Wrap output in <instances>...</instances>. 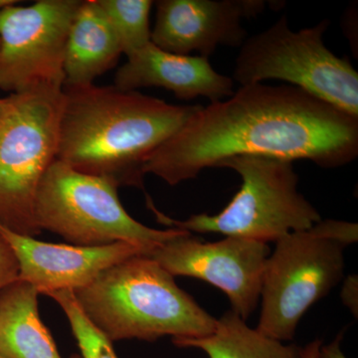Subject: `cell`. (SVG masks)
Returning a JSON list of instances; mask_svg holds the SVG:
<instances>
[{"label":"cell","instance_id":"cell-20","mask_svg":"<svg viewBox=\"0 0 358 358\" xmlns=\"http://www.w3.org/2000/svg\"><path fill=\"white\" fill-rule=\"evenodd\" d=\"M341 298L353 317L358 315V275H348L343 282Z\"/></svg>","mask_w":358,"mask_h":358},{"label":"cell","instance_id":"cell-24","mask_svg":"<svg viewBox=\"0 0 358 358\" xmlns=\"http://www.w3.org/2000/svg\"><path fill=\"white\" fill-rule=\"evenodd\" d=\"M0 358H7L6 355L2 353L1 350H0Z\"/></svg>","mask_w":358,"mask_h":358},{"label":"cell","instance_id":"cell-15","mask_svg":"<svg viewBox=\"0 0 358 358\" xmlns=\"http://www.w3.org/2000/svg\"><path fill=\"white\" fill-rule=\"evenodd\" d=\"M38 296L20 280L0 289V350L7 358H62L40 319Z\"/></svg>","mask_w":358,"mask_h":358},{"label":"cell","instance_id":"cell-2","mask_svg":"<svg viewBox=\"0 0 358 358\" xmlns=\"http://www.w3.org/2000/svg\"><path fill=\"white\" fill-rule=\"evenodd\" d=\"M57 159L117 187L145 188V166L199 105H171L115 86H64Z\"/></svg>","mask_w":358,"mask_h":358},{"label":"cell","instance_id":"cell-12","mask_svg":"<svg viewBox=\"0 0 358 358\" xmlns=\"http://www.w3.org/2000/svg\"><path fill=\"white\" fill-rule=\"evenodd\" d=\"M0 236L17 260L18 280L31 285L39 294L76 292L89 286L113 266L145 254L141 247L124 242L103 246L47 243L1 225Z\"/></svg>","mask_w":358,"mask_h":358},{"label":"cell","instance_id":"cell-13","mask_svg":"<svg viewBox=\"0 0 358 358\" xmlns=\"http://www.w3.org/2000/svg\"><path fill=\"white\" fill-rule=\"evenodd\" d=\"M114 83L124 91L159 87L180 100L204 96L211 103L225 100L235 92L232 78L216 72L209 59L169 53L152 42L129 56L115 73Z\"/></svg>","mask_w":358,"mask_h":358},{"label":"cell","instance_id":"cell-23","mask_svg":"<svg viewBox=\"0 0 358 358\" xmlns=\"http://www.w3.org/2000/svg\"><path fill=\"white\" fill-rule=\"evenodd\" d=\"M18 0H0V11L3 10L6 7L13 6V4L20 3Z\"/></svg>","mask_w":358,"mask_h":358},{"label":"cell","instance_id":"cell-11","mask_svg":"<svg viewBox=\"0 0 358 358\" xmlns=\"http://www.w3.org/2000/svg\"><path fill=\"white\" fill-rule=\"evenodd\" d=\"M150 42L178 55L199 52L209 59L219 46L241 47L244 18L265 10L264 0H159Z\"/></svg>","mask_w":358,"mask_h":358},{"label":"cell","instance_id":"cell-10","mask_svg":"<svg viewBox=\"0 0 358 358\" xmlns=\"http://www.w3.org/2000/svg\"><path fill=\"white\" fill-rule=\"evenodd\" d=\"M268 243L240 237L205 242L183 230L145 254L176 277L201 280L227 296L232 312L246 322L260 303Z\"/></svg>","mask_w":358,"mask_h":358},{"label":"cell","instance_id":"cell-6","mask_svg":"<svg viewBox=\"0 0 358 358\" xmlns=\"http://www.w3.org/2000/svg\"><path fill=\"white\" fill-rule=\"evenodd\" d=\"M219 167L236 171L242 180L239 192L222 211L178 220L159 211L147 196V206L157 222L190 233H218L268 244L322 220L317 208L299 192L293 162L239 155L223 160Z\"/></svg>","mask_w":358,"mask_h":358},{"label":"cell","instance_id":"cell-14","mask_svg":"<svg viewBox=\"0 0 358 358\" xmlns=\"http://www.w3.org/2000/svg\"><path fill=\"white\" fill-rule=\"evenodd\" d=\"M122 54L98 0L82 1L66 43L64 86H86L112 69Z\"/></svg>","mask_w":358,"mask_h":358},{"label":"cell","instance_id":"cell-16","mask_svg":"<svg viewBox=\"0 0 358 358\" xmlns=\"http://www.w3.org/2000/svg\"><path fill=\"white\" fill-rule=\"evenodd\" d=\"M173 343L180 348H196L208 358H305L301 346L264 336L232 310L217 320L209 336L174 338Z\"/></svg>","mask_w":358,"mask_h":358},{"label":"cell","instance_id":"cell-4","mask_svg":"<svg viewBox=\"0 0 358 358\" xmlns=\"http://www.w3.org/2000/svg\"><path fill=\"white\" fill-rule=\"evenodd\" d=\"M357 241V223L334 219L275 241L264 271L257 331L293 341L305 313L343 281L345 250Z\"/></svg>","mask_w":358,"mask_h":358},{"label":"cell","instance_id":"cell-21","mask_svg":"<svg viewBox=\"0 0 358 358\" xmlns=\"http://www.w3.org/2000/svg\"><path fill=\"white\" fill-rule=\"evenodd\" d=\"M345 333V331H341L331 343L327 345L322 343L315 358H348L341 350V343Z\"/></svg>","mask_w":358,"mask_h":358},{"label":"cell","instance_id":"cell-9","mask_svg":"<svg viewBox=\"0 0 358 358\" xmlns=\"http://www.w3.org/2000/svg\"><path fill=\"white\" fill-rule=\"evenodd\" d=\"M81 0H39L0 11V90L64 86L68 34Z\"/></svg>","mask_w":358,"mask_h":358},{"label":"cell","instance_id":"cell-5","mask_svg":"<svg viewBox=\"0 0 358 358\" xmlns=\"http://www.w3.org/2000/svg\"><path fill=\"white\" fill-rule=\"evenodd\" d=\"M63 87L41 84L0 98V225L24 236L42 232L35 202L57 159Z\"/></svg>","mask_w":358,"mask_h":358},{"label":"cell","instance_id":"cell-7","mask_svg":"<svg viewBox=\"0 0 358 358\" xmlns=\"http://www.w3.org/2000/svg\"><path fill=\"white\" fill-rule=\"evenodd\" d=\"M331 21L294 32L285 15L240 47L233 81L241 86L279 80L358 117V74L350 61L327 48Z\"/></svg>","mask_w":358,"mask_h":358},{"label":"cell","instance_id":"cell-19","mask_svg":"<svg viewBox=\"0 0 358 358\" xmlns=\"http://www.w3.org/2000/svg\"><path fill=\"white\" fill-rule=\"evenodd\" d=\"M18 273L20 268L13 250L6 240L0 236V289L17 281Z\"/></svg>","mask_w":358,"mask_h":358},{"label":"cell","instance_id":"cell-17","mask_svg":"<svg viewBox=\"0 0 358 358\" xmlns=\"http://www.w3.org/2000/svg\"><path fill=\"white\" fill-rule=\"evenodd\" d=\"M127 57L150 43L152 0H98Z\"/></svg>","mask_w":358,"mask_h":358},{"label":"cell","instance_id":"cell-8","mask_svg":"<svg viewBox=\"0 0 358 358\" xmlns=\"http://www.w3.org/2000/svg\"><path fill=\"white\" fill-rule=\"evenodd\" d=\"M117 188L107 179L79 173L56 159L37 192V225L77 246L124 242L141 247L145 254L182 232L138 222L122 206Z\"/></svg>","mask_w":358,"mask_h":358},{"label":"cell","instance_id":"cell-3","mask_svg":"<svg viewBox=\"0 0 358 358\" xmlns=\"http://www.w3.org/2000/svg\"><path fill=\"white\" fill-rule=\"evenodd\" d=\"M74 294L86 317L112 343L204 338L217 322L145 254L108 268Z\"/></svg>","mask_w":358,"mask_h":358},{"label":"cell","instance_id":"cell-1","mask_svg":"<svg viewBox=\"0 0 358 358\" xmlns=\"http://www.w3.org/2000/svg\"><path fill=\"white\" fill-rule=\"evenodd\" d=\"M239 155L346 166L358 155V117L291 85L241 86L199 106L148 159L145 174L178 185Z\"/></svg>","mask_w":358,"mask_h":358},{"label":"cell","instance_id":"cell-18","mask_svg":"<svg viewBox=\"0 0 358 358\" xmlns=\"http://www.w3.org/2000/svg\"><path fill=\"white\" fill-rule=\"evenodd\" d=\"M46 296L53 299L65 313L81 352V358H117L112 341L86 317L74 292H52Z\"/></svg>","mask_w":358,"mask_h":358},{"label":"cell","instance_id":"cell-22","mask_svg":"<svg viewBox=\"0 0 358 358\" xmlns=\"http://www.w3.org/2000/svg\"><path fill=\"white\" fill-rule=\"evenodd\" d=\"M322 339H315V341H310L308 345H306L303 348V355L305 358H315L320 345H322Z\"/></svg>","mask_w":358,"mask_h":358}]
</instances>
